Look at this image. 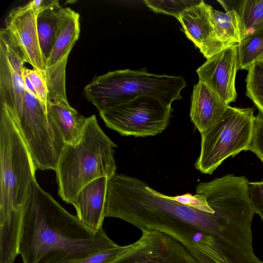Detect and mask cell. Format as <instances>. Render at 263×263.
Returning <instances> with one entry per match:
<instances>
[{
  "label": "cell",
  "instance_id": "15",
  "mask_svg": "<svg viewBox=\"0 0 263 263\" xmlns=\"http://www.w3.org/2000/svg\"><path fill=\"white\" fill-rule=\"evenodd\" d=\"M79 14L68 7L63 9L61 25L46 68L61 61L68 55L78 40L80 32Z\"/></svg>",
  "mask_w": 263,
  "mask_h": 263
},
{
  "label": "cell",
  "instance_id": "22",
  "mask_svg": "<svg viewBox=\"0 0 263 263\" xmlns=\"http://www.w3.org/2000/svg\"><path fill=\"white\" fill-rule=\"evenodd\" d=\"M202 0H144L146 5L156 13L171 15L178 20L185 10L199 4Z\"/></svg>",
  "mask_w": 263,
  "mask_h": 263
},
{
  "label": "cell",
  "instance_id": "25",
  "mask_svg": "<svg viewBox=\"0 0 263 263\" xmlns=\"http://www.w3.org/2000/svg\"><path fill=\"white\" fill-rule=\"evenodd\" d=\"M249 150L263 162V114L260 112L255 117L253 134Z\"/></svg>",
  "mask_w": 263,
  "mask_h": 263
},
{
  "label": "cell",
  "instance_id": "1",
  "mask_svg": "<svg viewBox=\"0 0 263 263\" xmlns=\"http://www.w3.org/2000/svg\"><path fill=\"white\" fill-rule=\"evenodd\" d=\"M105 231L92 230L31 183L23 208L18 253L23 263H70L117 246Z\"/></svg>",
  "mask_w": 263,
  "mask_h": 263
},
{
  "label": "cell",
  "instance_id": "9",
  "mask_svg": "<svg viewBox=\"0 0 263 263\" xmlns=\"http://www.w3.org/2000/svg\"><path fill=\"white\" fill-rule=\"evenodd\" d=\"M209 7V5L202 1L199 4L185 10L178 18L186 37L206 59L227 47L217 37Z\"/></svg>",
  "mask_w": 263,
  "mask_h": 263
},
{
  "label": "cell",
  "instance_id": "21",
  "mask_svg": "<svg viewBox=\"0 0 263 263\" xmlns=\"http://www.w3.org/2000/svg\"><path fill=\"white\" fill-rule=\"evenodd\" d=\"M246 95L263 114V61L253 63L248 69Z\"/></svg>",
  "mask_w": 263,
  "mask_h": 263
},
{
  "label": "cell",
  "instance_id": "5",
  "mask_svg": "<svg viewBox=\"0 0 263 263\" xmlns=\"http://www.w3.org/2000/svg\"><path fill=\"white\" fill-rule=\"evenodd\" d=\"M254 121L253 108L229 106L219 119L201 134V151L195 167L211 175L228 157L249 150Z\"/></svg>",
  "mask_w": 263,
  "mask_h": 263
},
{
  "label": "cell",
  "instance_id": "32",
  "mask_svg": "<svg viewBox=\"0 0 263 263\" xmlns=\"http://www.w3.org/2000/svg\"><path fill=\"white\" fill-rule=\"evenodd\" d=\"M257 61H263V54L262 56Z\"/></svg>",
  "mask_w": 263,
  "mask_h": 263
},
{
  "label": "cell",
  "instance_id": "20",
  "mask_svg": "<svg viewBox=\"0 0 263 263\" xmlns=\"http://www.w3.org/2000/svg\"><path fill=\"white\" fill-rule=\"evenodd\" d=\"M263 54V32L246 36L238 44L239 66L248 70Z\"/></svg>",
  "mask_w": 263,
  "mask_h": 263
},
{
  "label": "cell",
  "instance_id": "10",
  "mask_svg": "<svg viewBox=\"0 0 263 263\" xmlns=\"http://www.w3.org/2000/svg\"><path fill=\"white\" fill-rule=\"evenodd\" d=\"M36 15L27 4L13 9L6 17L5 27L13 33L27 59L33 69L42 71L46 63L40 46L36 22Z\"/></svg>",
  "mask_w": 263,
  "mask_h": 263
},
{
  "label": "cell",
  "instance_id": "17",
  "mask_svg": "<svg viewBox=\"0 0 263 263\" xmlns=\"http://www.w3.org/2000/svg\"><path fill=\"white\" fill-rule=\"evenodd\" d=\"M64 8H49L36 15L38 39L45 63L49 59L60 29Z\"/></svg>",
  "mask_w": 263,
  "mask_h": 263
},
{
  "label": "cell",
  "instance_id": "6",
  "mask_svg": "<svg viewBox=\"0 0 263 263\" xmlns=\"http://www.w3.org/2000/svg\"><path fill=\"white\" fill-rule=\"evenodd\" d=\"M173 108L156 98L143 96L99 111L106 126L122 136L147 137L167 127Z\"/></svg>",
  "mask_w": 263,
  "mask_h": 263
},
{
  "label": "cell",
  "instance_id": "12",
  "mask_svg": "<svg viewBox=\"0 0 263 263\" xmlns=\"http://www.w3.org/2000/svg\"><path fill=\"white\" fill-rule=\"evenodd\" d=\"M229 105L205 83L194 86L190 117L200 134L205 132L223 115Z\"/></svg>",
  "mask_w": 263,
  "mask_h": 263
},
{
  "label": "cell",
  "instance_id": "19",
  "mask_svg": "<svg viewBox=\"0 0 263 263\" xmlns=\"http://www.w3.org/2000/svg\"><path fill=\"white\" fill-rule=\"evenodd\" d=\"M68 57L41 71L46 80L47 102L67 101L65 88V70Z\"/></svg>",
  "mask_w": 263,
  "mask_h": 263
},
{
  "label": "cell",
  "instance_id": "16",
  "mask_svg": "<svg viewBox=\"0 0 263 263\" xmlns=\"http://www.w3.org/2000/svg\"><path fill=\"white\" fill-rule=\"evenodd\" d=\"M218 2L226 11L234 10L240 25L241 40L246 36L263 32V0H234Z\"/></svg>",
  "mask_w": 263,
  "mask_h": 263
},
{
  "label": "cell",
  "instance_id": "3",
  "mask_svg": "<svg viewBox=\"0 0 263 263\" xmlns=\"http://www.w3.org/2000/svg\"><path fill=\"white\" fill-rule=\"evenodd\" d=\"M117 147L101 129L96 116L88 117L80 142L76 145L65 144L58 162L55 171L61 198L71 204L85 185L116 174Z\"/></svg>",
  "mask_w": 263,
  "mask_h": 263
},
{
  "label": "cell",
  "instance_id": "14",
  "mask_svg": "<svg viewBox=\"0 0 263 263\" xmlns=\"http://www.w3.org/2000/svg\"><path fill=\"white\" fill-rule=\"evenodd\" d=\"M25 91L23 77L10 67L0 49V105L5 106L12 117L15 116L23 109Z\"/></svg>",
  "mask_w": 263,
  "mask_h": 263
},
{
  "label": "cell",
  "instance_id": "18",
  "mask_svg": "<svg viewBox=\"0 0 263 263\" xmlns=\"http://www.w3.org/2000/svg\"><path fill=\"white\" fill-rule=\"evenodd\" d=\"M212 24L218 40L226 47L239 44L241 41L239 17L232 10L225 12L209 5Z\"/></svg>",
  "mask_w": 263,
  "mask_h": 263
},
{
  "label": "cell",
  "instance_id": "2",
  "mask_svg": "<svg viewBox=\"0 0 263 263\" xmlns=\"http://www.w3.org/2000/svg\"><path fill=\"white\" fill-rule=\"evenodd\" d=\"M0 256L16 258L23 208L36 167L8 109L0 105Z\"/></svg>",
  "mask_w": 263,
  "mask_h": 263
},
{
  "label": "cell",
  "instance_id": "7",
  "mask_svg": "<svg viewBox=\"0 0 263 263\" xmlns=\"http://www.w3.org/2000/svg\"><path fill=\"white\" fill-rule=\"evenodd\" d=\"M142 231L138 240L122 246L108 263H198L172 236L157 230Z\"/></svg>",
  "mask_w": 263,
  "mask_h": 263
},
{
  "label": "cell",
  "instance_id": "29",
  "mask_svg": "<svg viewBox=\"0 0 263 263\" xmlns=\"http://www.w3.org/2000/svg\"><path fill=\"white\" fill-rule=\"evenodd\" d=\"M0 49L4 52L10 67L18 74L22 77L24 67V64L25 62L2 45H0Z\"/></svg>",
  "mask_w": 263,
  "mask_h": 263
},
{
  "label": "cell",
  "instance_id": "8",
  "mask_svg": "<svg viewBox=\"0 0 263 263\" xmlns=\"http://www.w3.org/2000/svg\"><path fill=\"white\" fill-rule=\"evenodd\" d=\"M239 68L237 44L206 59L196 72L199 81L207 85L229 105L237 98L235 79Z\"/></svg>",
  "mask_w": 263,
  "mask_h": 263
},
{
  "label": "cell",
  "instance_id": "23",
  "mask_svg": "<svg viewBox=\"0 0 263 263\" xmlns=\"http://www.w3.org/2000/svg\"><path fill=\"white\" fill-rule=\"evenodd\" d=\"M153 191L158 196L178 202L187 206L208 213L214 212V210L208 204L205 197L202 195L196 194L192 195L186 193L176 196H170L162 194L153 189Z\"/></svg>",
  "mask_w": 263,
  "mask_h": 263
},
{
  "label": "cell",
  "instance_id": "27",
  "mask_svg": "<svg viewBox=\"0 0 263 263\" xmlns=\"http://www.w3.org/2000/svg\"><path fill=\"white\" fill-rule=\"evenodd\" d=\"M250 199L255 213L263 220V181L249 182Z\"/></svg>",
  "mask_w": 263,
  "mask_h": 263
},
{
  "label": "cell",
  "instance_id": "13",
  "mask_svg": "<svg viewBox=\"0 0 263 263\" xmlns=\"http://www.w3.org/2000/svg\"><path fill=\"white\" fill-rule=\"evenodd\" d=\"M48 116L56 124L65 144H78L81 141L87 118L80 114L67 101L47 102Z\"/></svg>",
  "mask_w": 263,
  "mask_h": 263
},
{
  "label": "cell",
  "instance_id": "28",
  "mask_svg": "<svg viewBox=\"0 0 263 263\" xmlns=\"http://www.w3.org/2000/svg\"><path fill=\"white\" fill-rule=\"evenodd\" d=\"M122 246L116 247L94 253L85 258L70 263H108L122 248Z\"/></svg>",
  "mask_w": 263,
  "mask_h": 263
},
{
  "label": "cell",
  "instance_id": "30",
  "mask_svg": "<svg viewBox=\"0 0 263 263\" xmlns=\"http://www.w3.org/2000/svg\"><path fill=\"white\" fill-rule=\"evenodd\" d=\"M27 5L31 8L36 15L44 10L60 6L59 1L57 0L31 1L27 3Z\"/></svg>",
  "mask_w": 263,
  "mask_h": 263
},
{
  "label": "cell",
  "instance_id": "4",
  "mask_svg": "<svg viewBox=\"0 0 263 263\" xmlns=\"http://www.w3.org/2000/svg\"><path fill=\"white\" fill-rule=\"evenodd\" d=\"M186 84L181 76L149 73L146 68L110 71L95 77L84 88L88 100L99 111L148 96L171 105L180 100L181 91Z\"/></svg>",
  "mask_w": 263,
  "mask_h": 263
},
{
  "label": "cell",
  "instance_id": "33",
  "mask_svg": "<svg viewBox=\"0 0 263 263\" xmlns=\"http://www.w3.org/2000/svg\"><path fill=\"white\" fill-rule=\"evenodd\" d=\"M262 263H263V262H262Z\"/></svg>",
  "mask_w": 263,
  "mask_h": 263
},
{
  "label": "cell",
  "instance_id": "24",
  "mask_svg": "<svg viewBox=\"0 0 263 263\" xmlns=\"http://www.w3.org/2000/svg\"><path fill=\"white\" fill-rule=\"evenodd\" d=\"M0 45L27 62L26 57L20 43L11 30L6 27L1 29Z\"/></svg>",
  "mask_w": 263,
  "mask_h": 263
},
{
  "label": "cell",
  "instance_id": "11",
  "mask_svg": "<svg viewBox=\"0 0 263 263\" xmlns=\"http://www.w3.org/2000/svg\"><path fill=\"white\" fill-rule=\"evenodd\" d=\"M108 179L101 177L91 181L80 190L71 203L79 220L96 231L103 229Z\"/></svg>",
  "mask_w": 263,
  "mask_h": 263
},
{
  "label": "cell",
  "instance_id": "31",
  "mask_svg": "<svg viewBox=\"0 0 263 263\" xmlns=\"http://www.w3.org/2000/svg\"><path fill=\"white\" fill-rule=\"evenodd\" d=\"M23 80L25 86V90L34 95L36 97H37V93L35 91V90L32 84V82L28 77V76L23 71Z\"/></svg>",
  "mask_w": 263,
  "mask_h": 263
},
{
  "label": "cell",
  "instance_id": "26",
  "mask_svg": "<svg viewBox=\"0 0 263 263\" xmlns=\"http://www.w3.org/2000/svg\"><path fill=\"white\" fill-rule=\"evenodd\" d=\"M23 71L28 76L37 93L38 98L46 105L48 90L46 80L41 71L35 69H29L25 67Z\"/></svg>",
  "mask_w": 263,
  "mask_h": 263
}]
</instances>
